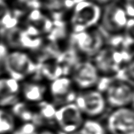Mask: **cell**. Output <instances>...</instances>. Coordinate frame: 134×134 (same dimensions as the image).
I'll list each match as a JSON object with an SVG mask.
<instances>
[{"instance_id":"cell-1","label":"cell","mask_w":134,"mask_h":134,"mask_svg":"<svg viewBox=\"0 0 134 134\" xmlns=\"http://www.w3.org/2000/svg\"><path fill=\"white\" fill-rule=\"evenodd\" d=\"M103 7L92 0H77L68 11L66 27L70 34L99 27Z\"/></svg>"},{"instance_id":"cell-2","label":"cell","mask_w":134,"mask_h":134,"mask_svg":"<svg viewBox=\"0 0 134 134\" xmlns=\"http://www.w3.org/2000/svg\"><path fill=\"white\" fill-rule=\"evenodd\" d=\"M99 27L105 35H122L133 30V18L128 17L122 0H115L103 7Z\"/></svg>"},{"instance_id":"cell-3","label":"cell","mask_w":134,"mask_h":134,"mask_svg":"<svg viewBox=\"0 0 134 134\" xmlns=\"http://www.w3.org/2000/svg\"><path fill=\"white\" fill-rule=\"evenodd\" d=\"M3 67L7 76L22 82L37 72L38 64L28 51L9 49L3 56Z\"/></svg>"},{"instance_id":"cell-4","label":"cell","mask_w":134,"mask_h":134,"mask_svg":"<svg viewBox=\"0 0 134 134\" xmlns=\"http://www.w3.org/2000/svg\"><path fill=\"white\" fill-rule=\"evenodd\" d=\"M92 60L102 76L114 77L132 59L129 52L112 46H105Z\"/></svg>"},{"instance_id":"cell-5","label":"cell","mask_w":134,"mask_h":134,"mask_svg":"<svg viewBox=\"0 0 134 134\" xmlns=\"http://www.w3.org/2000/svg\"><path fill=\"white\" fill-rule=\"evenodd\" d=\"M70 37L74 48L85 58L92 59L106 46V37L99 27L72 33Z\"/></svg>"},{"instance_id":"cell-6","label":"cell","mask_w":134,"mask_h":134,"mask_svg":"<svg viewBox=\"0 0 134 134\" xmlns=\"http://www.w3.org/2000/svg\"><path fill=\"white\" fill-rule=\"evenodd\" d=\"M74 102L85 118L99 119L108 108L104 94L97 88L76 91Z\"/></svg>"},{"instance_id":"cell-7","label":"cell","mask_w":134,"mask_h":134,"mask_svg":"<svg viewBox=\"0 0 134 134\" xmlns=\"http://www.w3.org/2000/svg\"><path fill=\"white\" fill-rule=\"evenodd\" d=\"M102 92L108 107L111 109L133 105V85L128 82L111 77Z\"/></svg>"},{"instance_id":"cell-8","label":"cell","mask_w":134,"mask_h":134,"mask_svg":"<svg viewBox=\"0 0 134 134\" xmlns=\"http://www.w3.org/2000/svg\"><path fill=\"white\" fill-rule=\"evenodd\" d=\"M85 119L74 102H66L57 106L53 122L58 132L73 134L78 132Z\"/></svg>"},{"instance_id":"cell-9","label":"cell","mask_w":134,"mask_h":134,"mask_svg":"<svg viewBox=\"0 0 134 134\" xmlns=\"http://www.w3.org/2000/svg\"><path fill=\"white\" fill-rule=\"evenodd\" d=\"M70 78L76 91L96 88L101 75L92 59L85 58L73 66Z\"/></svg>"},{"instance_id":"cell-10","label":"cell","mask_w":134,"mask_h":134,"mask_svg":"<svg viewBox=\"0 0 134 134\" xmlns=\"http://www.w3.org/2000/svg\"><path fill=\"white\" fill-rule=\"evenodd\" d=\"M104 124L108 134H134L133 107L112 109Z\"/></svg>"},{"instance_id":"cell-11","label":"cell","mask_w":134,"mask_h":134,"mask_svg":"<svg viewBox=\"0 0 134 134\" xmlns=\"http://www.w3.org/2000/svg\"><path fill=\"white\" fill-rule=\"evenodd\" d=\"M48 96L55 101L64 100V103L74 102L76 90L70 76L62 75L47 83Z\"/></svg>"},{"instance_id":"cell-12","label":"cell","mask_w":134,"mask_h":134,"mask_svg":"<svg viewBox=\"0 0 134 134\" xmlns=\"http://www.w3.org/2000/svg\"><path fill=\"white\" fill-rule=\"evenodd\" d=\"M48 87L46 82L26 79L20 82V98L23 102L31 105H35L46 99Z\"/></svg>"},{"instance_id":"cell-13","label":"cell","mask_w":134,"mask_h":134,"mask_svg":"<svg viewBox=\"0 0 134 134\" xmlns=\"http://www.w3.org/2000/svg\"><path fill=\"white\" fill-rule=\"evenodd\" d=\"M20 82L4 75L0 76V108H10L19 101Z\"/></svg>"},{"instance_id":"cell-14","label":"cell","mask_w":134,"mask_h":134,"mask_svg":"<svg viewBox=\"0 0 134 134\" xmlns=\"http://www.w3.org/2000/svg\"><path fill=\"white\" fill-rule=\"evenodd\" d=\"M9 110L11 111L16 120L18 121L20 120L21 123L32 122L35 124V120H37V122L40 120L36 113L34 105H29L21 99L12 105L9 108Z\"/></svg>"},{"instance_id":"cell-15","label":"cell","mask_w":134,"mask_h":134,"mask_svg":"<svg viewBox=\"0 0 134 134\" xmlns=\"http://www.w3.org/2000/svg\"><path fill=\"white\" fill-rule=\"evenodd\" d=\"M20 18L16 15L6 0H0V30L7 31L20 25Z\"/></svg>"},{"instance_id":"cell-16","label":"cell","mask_w":134,"mask_h":134,"mask_svg":"<svg viewBox=\"0 0 134 134\" xmlns=\"http://www.w3.org/2000/svg\"><path fill=\"white\" fill-rule=\"evenodd\" d=\"M18 123L9 108H0V134H12Z\"/></svg>"},{"instance_id":"cell-17","label":"cell","mask_w":134,"mask_h":134,"mask_svg":"<svg viewBox=\"0 0 134 134\" xmlns=\"http://www.w3.org/2000/svg\"><path fill=\"white\" fill-rule=\"evenodd\" d=\"M78 134H108L104 122L99 119L85 118L77 132Z\"/></svg>"},{"instance_id":"cell-18","label":"cell","mask_w":134,"mask_h":134,"mask_svg":"<svg viewBox=\"0 0 134 134\" xmlns=\"http://www.w3.org/2000/svg\"><path fill=\"white\" fill-rule=\"evenodd\" d=\"M34 108L39 119L41 120H46L47 122H53V118L57 108V106L53 103V102L47 100L46 99L34 105Z\"/></svg>"},{"instance_id":"cell-19","label":"cell","mask_w":134,"mask_h":134,"mask_svg":"<svg viewBox=\"0 0 134 134\" xmlns=\"http://www.w3.org/2000/svg\"><path fill=\"white\" fill-rule=\"evenodd\" d=\"M34 134H59L57 130H53V128H38Z\"/></svg>"},{"instance_id":"cell-20","label":"cell","mask_w":134,"mask_h":134,"mask_svg":"<svg viewBox=\"0 0 134 134\" xmlns=\"http://www.w3.org/2000/svg\"><path fill=\"white\" fill-rule=\"evenodd\" d=\"M92 1H93L94 2L99 4V5H101L102 7H104L105 5L111 3L112 2H113L115 0H92Z\"/></svg>"},{"instance_id":"cell-21","label":"cell","mask_w":134,"mask_h":134,"mask_svg":"<svg viewBox=\"0 0 134 134\" xmlns=\"http://www.w3.org/2000/svg\"><path fill=\"white\" fill-rule=\"evenodd\" d=\"M58 133L59 134H65V133H60V132H58ZM73 134H78L77 133H73Z\"/></svg>"},{"instance_id":"cell-22","label":"cell","mask_w":134,"mask_h":134,"mask_svg":"<svg viewBox=\"0 0 134 134\" xmlns=\"http://www.w3.org/2000/svg\"><path fill=\"white\" fill-rule=\"evenodd\" d=\"M2 46V43H1V42H0V46Z\"/></svg>"},{"instance_id":"cell-23","label":"cell","mask_w":134,"mask_h":134,"mask_svg":"<svg viewBox=\"0 0 134 134\" xmlns=\"http://www.w3.org/2000/svg\"><path fill=\"white\" fill-rule=\"evenodd\" d=\"M6 1H9V0H6Z\"/></svg>"}]
</instances>
